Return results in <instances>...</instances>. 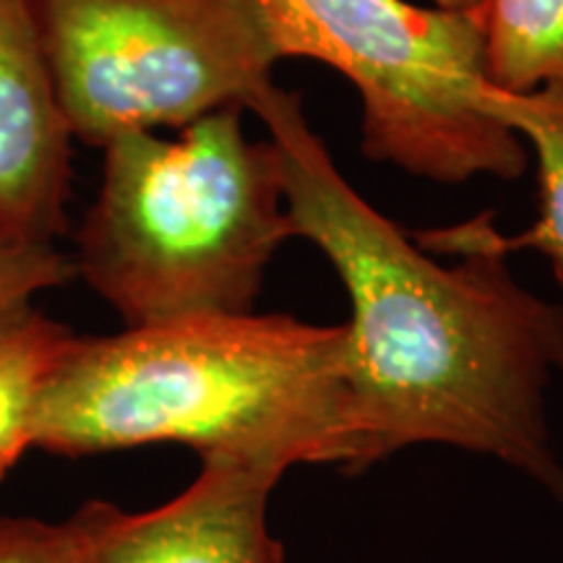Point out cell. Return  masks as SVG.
<instances>
[{
	"mask_svg": "<svg viewBox=\"0 0 563 563\" xmlns=\"http://www.w3.org/2000/svg\"><path fill=\"white\" fill-rule=\"evenodd\" d=\"M251 110L277 150L292 238L329 258L350 298L347 473L446 443L504 462L563 504L548 418L563 306L519 285L493 214L407 235L336 170L298 95L269 84Z\"/></svg>",
	"mask_w": 563,
	"mask_h": 563,
	"instance_id": "obj_1",
	"label": "cell"
},
{
	"mask_svg": "<svg viewBox=\"0 0 563 563\" xmlns=\"http://www.w3.org/2000/svg\"><path fill=\"white\" fill-rule=\"evenodd\" d=\"M344 323L243 313L70 336L42 394L34 449L95 456L180 443L201 462L290 470L355 454Z\"/></svg>",
	"mask_w": 563,
	"mask_h": 563,
	"instance_id": "obj_2",
	"label": "cell"
},
{
	"mask_svg": "<svg viewBox=\"0 0 563 563\" xmlns=\"http://www.w3.org/2000/svg\"><path fill=\"white\" fill-rule=\"evenodd\" d=\"M102 152L70 262L125 327L256 311L292 224L277 150L245 136L243 110L209 112L175 141L121 133Z\"/></svg>",
	"mask_w": 563,
	"mask_h": 563,
	"instance_id": "obj_3",
	"label": "cell"
},
{
	"mask_svg": "<svg viewBox=\"0 0 563 563\" xmlns=\"http://www.w3.org/2000/svg\"><path fill=\"white\" fill-rule=\"evenodd\" d=\"M258 3L282 60H319L355 87L368 159L441 186L527 170L525 141L481 110L488 79L477 13L405 0Z\"/></svg>",
	"mask_w": 563,
	"mask_h": 563,
	"instance_id": "obj_4",
	"label": "cell"
},
{
	"mask_svg": "<svg viewBox=\"0 0 563 563\" xmlns=\"http://www.w3.org/2000/svg\"><path fill=\"white\" fill-rule=\"evenodd\" d=\"M74 139L251 110L282 63L258 0H26Z\"/></svg>",
	"mask_w": 563,
	"mask_h": 563,
	"instance_id": "obj_5",
	"label": "cell"
},
{
	"mask_svg": "<svg viewBox=\"0 0 563 563\" xmlns=\"http://www.w3.org/2000/svg\"><path fill=\"white\" fill-rule=\"evenodd\" d=\"M285 470L207 460L186 490L152 511L84 504L68 519L76 563H285L269 498Z\"/></svg>",
	"mask_w": 563,
	"mask_h": 563,
	"instance_id": "obj_6",
	"label": "cell"
},
{
	"mask_svg": "<svg viewBox=\"0 0 563 563\" xmlns=\"http://www.w3.org/2000/svg\"><path fill=\"white\" fill-rule=\"evenodd\" d=\"M74 133L26 0H0V235L55 243L68 230Z\"/></svg>",
	"mask_w": 563,
	"mask_h": 563,
	"instance_id": "obj_7",
	"label": "cell"
},
{
	"mask_svg": "<svg viewBox=\"0 0 563 563\" xmlns=\"http://www.w3.org/2000/svg\"><path fill=\"white\" fill-rule=\"evenodd\" d=\"M481 110L530 144L538 162V220L519 235H501V245L506 253L530 249L545 256L563 290V84L522 95L485 84Z\"/></svg>",
	"mask_w": 563,
	"mask_h": 563,
	"instance_id": "obj_8",
	"label": "cell"
},
{
	"mask_svg": "<svg viewBox=\"0 0 563 563\" xmlns=\"http://www.w3.org/2000/svg\"><path fill=\"white\" fill-rule=\"evenodd\" d=\"M485 79L504 91L563 84V0H481Z\"/></svg>",
	"mask_w": 563,
	"mask_h": 563,
	"instance_id": "obj_9",
	"label": "cell"
},
{
	"mask_svg": "<svg viewBox=\"0 0 563 563\" xmlns=\"http://www.w3.org/2000/svg\"><path fill=\"white\" fill-rule=\"evenodd\" d=\"M70 336L68 327L40 311L0 334V483L34 449L42 394Z\"/></svg>",
	"mask_w": 563,
	"mask_h": 563,
	"instance_id": "obj_10",
	"label": "cell"
},
{
	"mask_svg": "<svg viewBox=\"0 0 563 563\" xmlns=\"http://www.w3.org/2000/svg\"><path fill=\"white\" fill-rule=\"evenodd\" d=\"M74 262L55 243L0 235V334L37 311L34 298L74 279Z\"/></svg>",
	"mask_w": 563,
	"mask_h": 563,
	"instance_id": "obj_11",
	"label": "cell"
},
{
	"mask_svg": "<svg viewBox=\"0 0 563 563\" xmlns=\"http://www.w3.org/2000/svg\"><path fill=\"white\" fill-rule=\"evenodd\" d=\"M0 563H76L70 522L0 517Z\"/></svg>",
	"mask_w": 563,
	"mask_h": 563,
	"instance_id": "obj_12",
	"label": "cell"
},
{
	"mask_svg": "<svg viewBox=\"0 0 563 563\" xmlns=\"http://www.w3.org/2000/svg\"><path fill=\"white\" fill-rule=\"evenodd\" d=\"M435 9H446V11H470L475 13L481 0H433Z\"/></svg>",
	"mask_w": 563,
	"mask_h": 563,
	"instance_id": "obj_13",
	"label": "cell"
}]
</instances>
